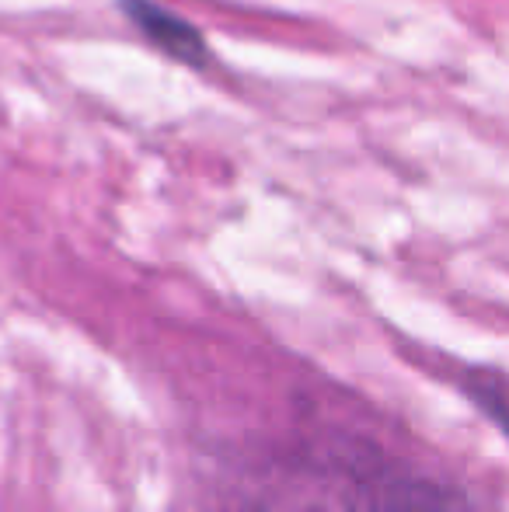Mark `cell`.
Listing matches in <instances>:
<instances>
[{
    "label": "cell",
    "instance_id": "obj_1",
    "mask_svg": "<svg viewBox=\"0 0 509 512\" xmlns=\"http://www.w3.org/2000/svg\"><path fill=\"white\" fill-rule=\"evenodd\" d=\"M252 512H485L457 488L398 467L381 453L304 464Z\"/></svg>",
    "mask_w": 509,
    "mask_h": 512
},
{
    "label": "cell",
    "instance_id": "obj_2",
    "mask_svg": "<svg viewBox=\"0 0 509 512\" xmlns=\"http://www.w3.org/2000/svg\"><path fill=\"white\" fill-rule=\"evenodd\" d=\"M119 4H123L126 18L140 28V35H147L161 53L175 56L178 63H189V67H203L210 60L203 35L175 11L161 7L157 0H119Z\"/></svg>",
    "mask_w": 509,
    "mask_h": 512
},
{
    "label": "cell",
    "instance_id": "obj_3",
    "mask_svg": "<svg viewBox=\"0 0 509 512\" xmlns=\"http://www.w3.org/2000/svg\"><path fill=\"white\" fill-rule=\"evenodd\" d=\"M461 391L475 401L478 408L489 415L492 425H503V401H506V380H503V370L496 366H471V377L468 380H457Z\"/></svg>",
    "mask_w": 509,
    "mask_h": 512
}]
</instances>
